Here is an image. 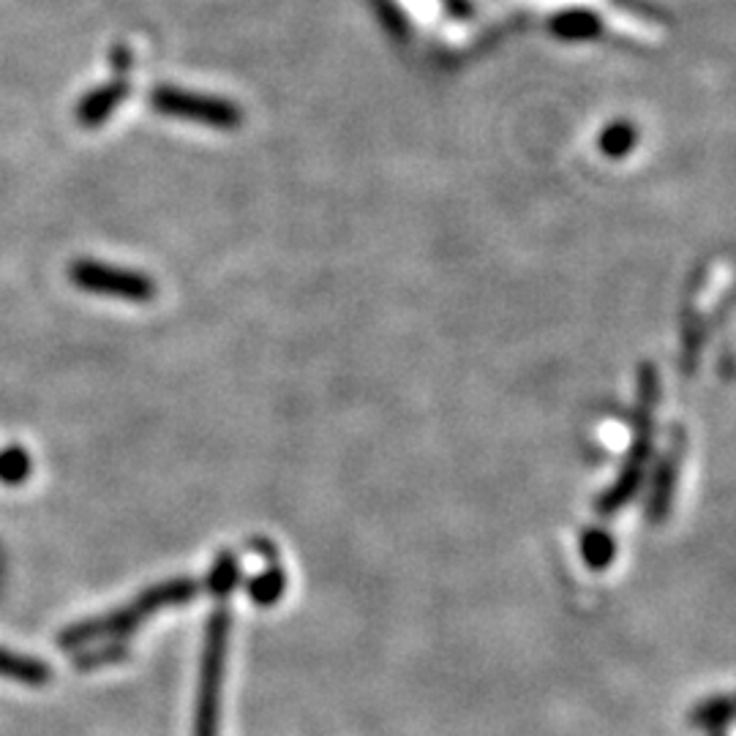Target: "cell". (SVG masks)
<instances>
[{
  "instance_id": "obj_1",
  "label": "cell",
  "mask_w": 736,
  "mask_h": 736,
  "mask_svg": "<svg viewBox=\"0 0 736 736\" xmlns=\"http://www.w3.org/2000/svg\"><path fill=\"white\" fill-rule=\"evenodd\" d=\"M150 107L161 115L202 124L207 129L232 131L243 124V113L237 109V104L227 102V98L172 88V85H159V88L150 90Z\"/></svg>"
},
{
  "instance_id": "obj_4",
  "label": "cell",
  "mask_w": 736,
  "mask_h": 736,
  "mask_svg": "<svg viewBox=\"0 0 736 736\" xmlns=\"http://www.w3.org/2000/svg\"><path fill=\"white\" fill-rule=\"evenodd\" d=\"M25 467H28V459L22 450H6V454L0 456V472H3V478H6V472H11L14 478H20V474L25 472Z\"/></svg>"
},
{
  "instance_id": "obj_3",
  "label": "cell",
  "mask_w": 736,
  "mask_h": 736,
  "mask_svg": "<svg viewBox=\"0 0 736 736\" xmlns=\"http://www.w3.org/2000/svg\"><path fill=\"white\" fill-rule=\"evenodd\" d=\"M129 96V83H126V77L120 79H113L109 85H104V88H96L90 90L88 96L79 102L77 107V120L83 126H98L104 124V120L109 118V115L118 109V104L124 102V98Z\"/></svg>"
},
{
  "instance_id": "obj_2",
  "label": "cell",
  "mask_w": 736,
  "mask_h": 736,
  "mask_svg": "<svg viewBox=\"0 0 736 736\" xmlns=\"http://www.w3.org/2000/svg\"><path fill=\"white\" fill-rule=\"evenodd\" d=\"M68 281L90 295H107V298L129 300V303H148L156 298V284L148 274L96 263V259H77L68 265Z\"/></svg>"
}]
</instances>
